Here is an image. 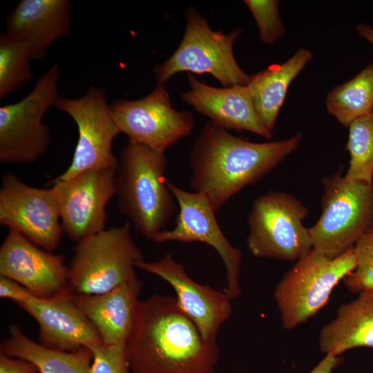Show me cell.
I'll list each match as a JSON object with an SVG mask.
<instances>
[{"mask_svg":"<svg viewBox=\"0 0 373 373\" xmlns=\"http://www.w3.org/2000/svg\"><path fill=\"white\" fill-rule=\"evenodd\" d=\"M142 281L137 277L103 294L71 298L99 333L105 345H126L133 326Z\"/></svg>","mask_w":373,"mask_h":373,"instance_id":"20","label":"cell"},{"mask_svg":"<svg viewBox=\"0 0 373 373\" xmlns=\"http://www.w3.org/2000/svg\"><path fill=\"white\" fill-rule=\"evenodd\" d=\"M0 297L19 304L26 301L34 296L18 283L6 277H0Z\"/></svg>","mask_w":373,"mask_h":373,"instance_id":"30","label":"cell"},{"mask_svg":"<svg viewBox=\"0 0 373 373\" xmlns=\"http://www.w3.org/2000/svg\"><path fill=\"white\" fill-rule=\"evenodd\" d=\"M325 107L327 113L345 127L355 119L373 113V64L333 88L327 95Z\"/></svg>","mask_w":373,"mask_h":373,"instance_id":"24","label":"cell"},{"mask_svg":"<svg viewBox=\"0 0 373 373\" xmlns=\"http://www.w3.org/2000/svg\"><path fill=\"white\" fill-rule=\"evenodd\" d=\"M117 167L87 170L52 182L62 228L72 241L104 229L106 205L116 195Z\"/></svg>","mask_w":373,"mask_h":373,"instance_id":"12","label":"cell"},{"mask_svg":"<svg viewBox=\"0 0 373 373\" xmlns=\"http://www.w3.org/2000/svg\"><path fill=\"white\" fill-rule=\"evenodd\" d=\"M164 153L128 140L116 174L118 208L142 236L154 241L173 218L175 198L167 186Z\"/></svg>","mask_w":373,"mask_h":373,"instance_id":"3","label":"cell"},{"mask_svg":"<svg viewBox=\"0 0 373 373\" xmlns=\"http://www.w3.org/2000/svg\"><path fill=\"white\" fill-rule=\"evenodd\" d=\"M352 249L356 267L343 280L346 288L354 294L373 290V229L364 233Z\"/></svg>","mask_w":373,"mask_h":373,"instance_id":"27","label":"cell"},{"mask_svg":"<svg viewBox=\"0 0 373 373\" xmlns=\"http://www.w3.org/2000/svg\"><path fill=\"white\" fill-rule=\"evenodd\" d=\"M39 327V343L50 349L73 352L103 344L95 327L76 305L68 291L43 299L35 296L18 304Z\"/></svg>","mask_w":373,"mask_h":373,"instance_id":"17","label":"cell"},{"mask_svg":"<svg viewBox=\"0 0 373 373\" xmlns=\"http://www.w3.org/2000/svg\"><path fill=\"white\" fill-rule=\"evenodd\" d=\"M8 331L9 336L0 345L1 354L31 362L38 373H90L93 359L90 349L53 350L28 337L17 325H12Z\"/></svg>","mask_w":373,"mask_h":373,"instance_id":"23","label":"cell"},{"mask_svg":"<svg viewBox=\"0 0 373 373\" xmlns=\"http://www.w3.org/2000/svg\"><path fill=\"white\" fill-rule=\"evenodd\" d=\"M110 110L119 133L160 153L188 136L194 128L193 115L173 108L163 86H157L137 100L114 101Z\"/></svg>","mask_w":373,"mask_h":373,"instance_id":"11","label":"cell"},{"mask_svg":"<svg viewBox=\"0 0 373 373\" xmlns=\"http://www.w3.org/2000/svg\"><path fill=\"white\" fill-rule=\"evenodd\" d=\"M0 224L47 251L58 247L64 232L51 189L29 186L10 172L1 180Z\"/></svg>","mask_w":373,"mask_h":373,"instance_id":"13","label":"cell"},{"mask_svg":"<svg viewBox=\"0 0 373 373\" xmlns=\"http://www.w3.org/2000/svg\"><path fill=\"white\" fill-rule=\"evenodd\" d=\"M242 29L228 34L213 30L207 19L190 8L186 15L182 39L173 54L154 69L157 86H163L180 72L209 74L223 87L247 85L251 75L245 73L236 61L233 46Z\"/></svg>","mask_w":373,"mask_h":373,"instance_id":"6","label":"cell"},{"mask_svg":"<svg viewBox=\"0 0 373 373\" xmlns=\"http://www.w3.org/2000/svg\"><path fill=\"white\" fill-rule=\"evenodd\" d=\"M356 267L352 248L335 258L312 249L283 275L274 294L283 327L291 330L316 315Z\"/></svg>","mask_w":373,"mask_h":373,"instance_id":"7","label":"cell"},{"mask_svg":"<svg viewBox=\"0 0 373 373\" xmlns=\"http://www.w3.org/2000/svg\"><path fill=\"white\" fill-rule=\"evenodd\" d=\"M59 66L55 64L39 76L26 97L0 107L1 162L31 163L46 153L50 135L43 117L59 97Z\"/></svg>","mask_w":373,"mask_h":373,"instance_id":"9","label":"cell"},{"mask_svg":"<svg viewBox=\"0 0 373 373\" xmlns=\"http://www.w3.org/2000/svg\"><path fill=\"white\" fill-rule=\"evenodd\" d=\"M131 228L127 221L77 242L68 267L71 293L103 294L137 278L136 264L143 258Z\"/></svg>","mask_w":373,"mask_h":373,"instance_id":"5","label":"cell"},{"mask_svg":"<svg viewBox=\"0 0 373 373\" xmlns=\"http://www.w3.org/2000/svg\"><path fill=\"white\" fill-rule=\"evenodd\" d=\"M323 185L321 215L308 229L312 249L332 259L373 229V182L347 180L339 169Z\"/></svg>","mask_w":373,"mask_h":373,"instance_id":"4","label":"cell"},{"mask_svg":"<svg viewBox=\"0 0 373 373\" xmlns=\"http://www.w3.org/2000/svg\"><path fill=\"white\" fill-rule=\"evenodd\" d=\"M303 135L253 142L216 124H204L191 146L190 188L217 211L244 188L260 181L299 146Z\"/></svg>","mask_w":373,"mask_h":373,"instance_id":"2","label":"cell"},{"mask_svg":"<svg viewBox=\"0 0 373 373\" xmlns=\"http://www.w3.org/2000/svg\"><path fill=\"white\" fill-rule=\"evenodd\" d=\"M93 354L90 373H131L125 345H105L91 349Z\"/></svg>","mask_w":373,"mask_h":373,"instance_id":"29","label":"cell"},{"mask_svg":"<svg viewBox=\"0 0 373 373\" xmlns=\"http://www.w3.org/2000/svg\"><path fill=\"white\" fill-rule=\"evenodd\" d=\"M0 276L18 283L39 298L70 291L64 256L40 249L11 229L0 247Z\"/></svg>","mask_w":373,"mask_h":373,"instance_id":"16","label":"cell"},{"mask_svg":"<svg viewBox=\"0 0 373 373\" xmlns=\"http://www.w3.org/2000/svg\"><path fill=\"white\" fill-rule=\"evenodd\" d=\"M0 373H38V370L31 362L1 354Z\"/></svg>","mask_w":373,"mask_h":373,"instance_id":"31","label":"cell"},{"mask_svg":"<svg viewBox=\"0 0 373 373\" xmlns=\"http://www.w3.org/2000/svg\"><path fill=\"white\" fill-rule=\"evenodd\" d=\"M358 35L365 39L373 46V28L365 23H359L356 26Z\"/></svg>","mask_w":373,"mask_h":373,"instance_id":"33","label":"cell"},{"mask_svg":"<svg viewBox=\"0 0 373 373\" xmlns=\"http://www.w3.org/2000/svg\"><path fill=\"white\" fill-rule=\"evenodd\" d=\"M190 89L181 99L210 121L226 130L247 131L267 140L272 133L262 124L247 85L216 88L188 75Z\"/></svg>","mask_w":373,"mask_h":373,"instance_id":"18","label":"cell"},{"mask_svg":"<svg viewBox=\"0 0 373 373\" xmlns=\"http://www.w3.org/2000/svg\"><path fill=\"white\" fill-rule=\"evenodd\" d=\"M71 10L70 0H21L6 19V31L28 46L33 60L41 59L69 32Z\"/></svg>","mask_w":373,"mask_h":373,"instance_id":"19","label":"cell"},{"mask_svg":"<svg viewBox=\"0 0 373 373\" xmlns=\"http://www.w3.org/2000/svg\"><path fill=\"white\" fill-rule=\"evenodd\" d=\"M311 50H298L287 61L273 64L251 75L247 85L257 113L264 125L272 132L290 84L312 59Z\"/></svg>","mask_w":373,"mask_h":373,"instance_id":"22","label":"cell"},{"mask_svg":"<svg viewBox=\"0 0 373 373\" xmlns=\"http://www.w3.org/2000/svg\"><path fill=\"white\" fill-rule=\"evenodd\" d=\"M308 215V208L287 192L269 191L258 196L247 216L250 254L258 258L298 260L312 249L303 224Z\"/></svg>","mask_w":373,"mask_h":373,"instance_id":"8","label":"cell"},{"mask_svg":"<svg viewBox=\"0 0 373 373\" xmlns=\"http://www.w3.org/2000/svg\"><path fill=\"white\" fill-rule=\"evenodd\" d=\"M167 186L178 204L179 213L174 228L162 231L153 242H200L211 246L225 267L227 287L224 291L231 300L237 298L241 293L240 251L226 238L217 222L216 211L203 195L185 191L170 181Z\"/></svg>","mask_w":373,"mask_h":373,"instance_id":"14","label":"cell"},{"mask_svg":"<svg viewBox=\"0 0 373 373\" xmlns=\"http://www.w3.org/2000/svg\"><path fill=\"white\" fill-rule=\"evenodd\" d=\"M55 107L68 115L78 129L71 163L58 179H68L87 170L118 166L112 146L119 131L102 88L90 86L79 98L59 97Z\"/></svg>","mask_w":373,"mask_h":373,"instance_id":"10","label":"cell"},{"mask_svg":"<svg viewBox=\"0 0 373 373\" xmlns=\"http://www.w3.org/2000/svg\"><path fill=\"white\" fill-rule=\"evenodd\" d=\"M258 28L259 37L266 44H274L285 33L278 12L279 1L275 0H245Z\"/></svg>","mask_w":373,"mask_h":373,"instance_id":"28","label":"cell"},{"mask_svg":"<svg viewBox=\"0 0 373 373\" xmlns=\"http://www.w3.org/2000/svg\"><path fill=\"white\" fill-rule=\"evenodd\" d=\"M342 304L336 317L320 331L318 345L325 355L338 356L357 347L373 348V290Z\"/></svg>","mask_w":373,"mask_h":373,"instance_id":"21","label":"cell"},{"mask_svg":"<svg viewBox=\"0 0 373 373\" xmlns=\"http://www.w3.org/2000/svg\"><path fill=\"white\" fill-rule=\"evenodd\" d=\"M136 268L170 284L180 307L197 326L204 340L217 344L218 332L232 314L231 299L224 291L193 280L184 266L169 254L157 261L142 259L137 262Z\"/></svg>","mask_w":373,"mask_h":373,"instance_id":"15","label":"cell"},{"mask_svg":"<svg viewBox=\"0 0 373 373\" xmlns=\"http://www.w3.org/2000/svg\"><path fill=\"white\" fill-rule=\"evenodd\" d=\"M342 362L340 356L325 355L321 362L309 373H332Z\"/></svg>","mask_w":373,"mask_h":373,"instance_id":"32","label":"cell"},{"mask_svg":"<svg viewBox=\"0 0 373 373\" xmlns=\"http://www.w3.org/2000/svg\"><path fill=\"white\" fill-rule=\"evenodd\" d=\"M348 128L346 150L350 159L344 177L373 182V113L355 119Z\"/></svg>","mask_w":373,"mask_h":373,"instance_id":"26","label":"cell"},{"mask_svg":"<svg viewBox=\"0 0 373 373\" xmlns=\"http://www.w3.org/2000/svg\"><path fill=\"white\" fill-rule=\"evenodd\" d=\"M32 55L21 39L5 31L0 35V99L32 79Z\"/></svg>","mask_w":373,"mask_h":373,"instance_id":"25","label":"cell"},{"mask_svg":"<svg viewBox=\"0 0 373 373\" xmlns=\"http://www.w3.org/2000/svg\"><path fill=\"white\" fill-rule=\"evenodd\" d=\"M125 354L132 373H214L220 354L176 298L159 294L140 300Z\"/></svg>","mask_w":373,"mask_h":373,"instance_id":"1","label":"cell"}]
</instances>
